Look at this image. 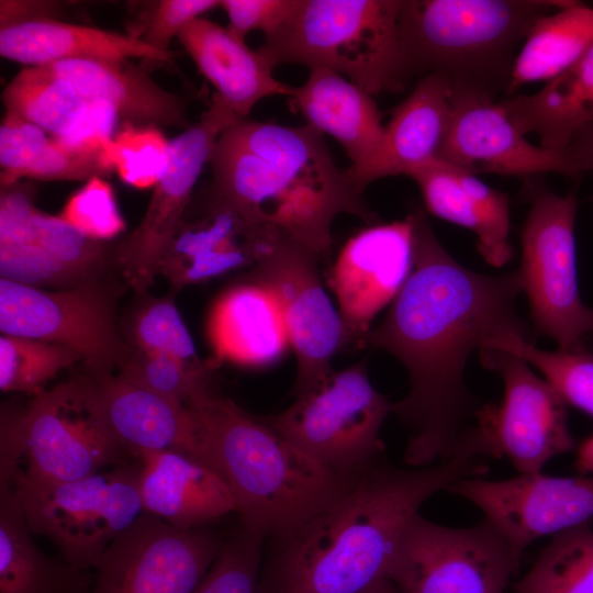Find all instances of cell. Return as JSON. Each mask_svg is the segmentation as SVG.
Returning <instances> with one entry per match:
<instances>
[{
  "mask_svg": "<svg viewBox=\"0 0 593 593\" xmlns=\"http://www.w3.org/2000/svg\"><path fill=\"white\" fill-rule=\"evenodd\" d=\"M437 160L473 175L557 172L570 177L562 152L533 145L499 101L471 94H454L450 123Z\"/></svg>",
  "mask_w": 593,
  "mask_h": 593,
  "instance_id": "cell-20",
  "label": "cell"
},
{
  "mask_svg": "<svg viewBox=\"0 0 593 593\" xmlns=\"http://www.w3.org/2000/svg\"><path fill=\"white\" fill-rule=\"evenodd\" d=\"M58 216L88 237L101 242L125 230L112 186L98 176L68 198Z\"/></svg>",
  "mask_w": 593,
  "mask_h": 593,
  "instance_id": "cell-41",
  "label": "cell"
},
{
  "mask_svg": "<svg viewBox=\"0 0 593 593\" xmlns=\"http://www.w3.org/2000/svg\"><path fill=\"white\" fill-rule=\"evenodd\" d=\"M266 539L239 525L194 593H259Z\"/></svg>",
  "mask_w": 593,
  "mask_h": 593,
  "instance_id": "cell-39",
  "label": "cell"
},
{
  "mask_svg": "<svg viewBox=\"0 0 593 593\" xmlns=\"http://www.w3.org/2000/svg\"><path fill=\"white\" fill-rule=\"evenodd\" d=\"M393 404L372 385L362 360L333 370L286 410L260 418L321 465L350 474L384 455L380 432Z\"/></svg>",
  "mask_w": 593,
  "mask_h": 593,
  "instance_id": "cell-9",
  "label": "cell"
},
{
  "mask_svg": "<svg viewBox=\"0 0 593 593\" xmlns=\"http://www.w3.org/2000/svg\"><path fill=\"white\" fill-rule=\"evenodd\" d=\"M220 7L219 0H161L155 2L142 22L138 35L149 46L168 52L172 37L192 20Z\"/></svg>",
  "mask_w": 593,
  "mask_h": 593,
  "instance_id": "cell-44",
  "label": "cell"
},
{
  "mask_svg": "<svg viewBox=\"0 0 593 593\" xmlns=\"http://www.w3.org/2000/svg\"><path fill=\"white\" fill-rule=\"evenodd\" d=\"M224 539L209 525L179 527L143 513L103 553L90 593H194Z\"/></svg>",
  "mask_w": 593,
  "mask_h": 593,
  "instance_id": "cell-13",
  "label": "cell"
},
{
  "mask_svg": "<svg viewBox=\"0 0 593 593\" xmlns=\"http://www.w3.org/2000/svg\"><path fill=\"white\" fill-rule=\"evenodd\" d=\"M169 143L158 126L123 121L105 150L121 180L142 190L154 188L163 178L169 164Z\"/></svg>",
  "mask_w": 593,
  "mask_h": 593,
  "instance_id": "cell-37",
  "label": "cell"
},
{
  "mask_svg": "<svg viewBox=\"0 0 593 593\" xmlns=\"http://www.w3.org/2000/svg\"><path fill=\"white\" fill-rule=\"evenodd\" d=\"M481 365L502 378L500 404L483 403L472 430L491 459L506 458L518 473L544 470L574 447L568 403L529 363L506 350L479 349Z\"/></svg>",
  "mask_w": 593,
  "mask_h": 593,
  "instance_id": "cell-11",
  "label": "cell"
},
{
  "mask_svg": "<svg viewBox=\"0 0 593 593\" xmlns=\"http://www.w3.org/2000/svg\"><path fill=\"white\" fill-rule=\"evenodd\" d=\"M320 259L311 248L281 233L247 278L271 291L281 306L298 363L295 396L323 381L334 370V355L346 346L339 312L321 281Z\"/></svg>",
  "mask_w": 593,
  "mask_h": 593,
  "instance_id": "cell-15",
  "label": "cell"
},
{
  "mask_svg": "<svg viewBox=\"0 0 593 593\" xmlns=\"http://www.w3.org/2000/svg\"><path fill=\"white\" fill-rule=\"evenodd\" d=\"M206 338L212 351L211 369L223 362L267 367L291 347L278 300L267 288L248 279L215 299L206 318Z\"/></svg>",
  "mask_w": 593,
  "mask_h": 593,
  "instance_id": "cell-23",
  "label": "cell"
},
{
  "mask_svg": "<svg viewBox=\"0 0 593 593\" xmlns=\"http://www.w3.org/2000/svg\"><path fill=\"white\" fill-rule=\"evenodd\" d=\"M0 54L25 66L60 60H126L169 63L177 53L161 52L130 34L94 26L44 20L0 30Z\"/></svg>",
  "mask_w": 593,
  "mask_h": 593,
  "instance_id": "cell-29",
  "label": "cell"
},
{
  "mask_svg": "<svg viewBox=\"0 0 593 593\" xmlns=\"http://www.w3.org/2000/svg\"><path fill=\"white\" fill-rule=\"evenodd\" d=\"M1 441L25 459L26 477L48 483L102 471L125 450L105 419L89 374L33 395L21 414L2 419Z\"/></svg>",
  "mask_w": 593,
  "mask_h": 593,
  "instance_id": "cell-8",
  "label": "cell"
},
{
  "mask_svg": "<svg viewBox=\"0 0 593 593\" xmlns=\"http://www.w3.org/2000/svg\"><path fill=\"white\" fill-rule=\"evenodd\" d=\"M83 360L75 349L44 340L5 335L0 337V389L33 395L61 370Z\"/></svg>",
  "mask_w": 593,
  "mask_h": 593,
  "instance_id": "cell-36",
  "label": "cell"
},
{
  "mask_svg": "<svg viewBox=\"0 0 593 593\" xmlns=\"http://www.w3.org/2000/svg\"><path fill=\"white\" fill-rule=\"evenodd\" d=\"M407 177L418 186L426 210L477 235V249L493 267L513 257L510 240V198L475 175L432 160L411 169Z\"/></svg>",
  "mask_w": 593,
  "mask_h": 593,
  "instance_id": "cell-22",
  "label": "cell"
},
{
  "mask_svg": "<svg viewBox=\"0 0 593 593\" xmlns=\"http://www.w3.org/2000/svg\"><path fill=\"white\" fill-rule=\"evenodd\" d=\"M490 459L470 435L426 467L379 457L320 511L266 540L259 593H361L387 578L423 504L455 481L485 474Z\"/></svg>",
  "mask_w": 593,
  "mask_h": 593,
  "instance_id": "cell-2",
  "label": "cell"
},
{
  "mask_svg": "<svg viewBox=\"0 0 593 593\" xmlns=\"http://www.w3.org/2000/svg\"><path fill=\"white\" fill-rule=\"evenodd\" d=\"M593 45V8L571 1L540 16L515 57L507 96L523 85L555 78ZM505 97V98H506Z\"/></svg>",
  "mask_w": 593,
  "mask_h": 593,
  "instance_id": "cell-32",
  "label": "cell"
},
{
  "mask_svg": "<svg viewBox=\"0 0 593 593\" xmlns=\"http://www.w3.org/2000/svg\"><path fill=\"white\" fill-rule=\"evenodd\" d=\"M0 275L35 288H72L88 281L35 243L0 244Z\"/></svg>",
  "mask_w": 593,
  "mask_h": 593,
  "instance_id": "cell-43",
  "label": "cell"
},
{
  "mask_svg": "<svg viewBox=\"0 0 593 593\" xmlns=\"http://www.w3.org/2000/svg\"><path fill=\"white\" fill-rule=\"evenodd\" d=\"M402 0H299L257 51L275 67L295 64L348 78L371 96L405 88L399 16Z\"/></svg>",
  "mask_w": 593,
  "mask_h": 593,
  "instance_id": "cell-6",
  "label": "cell"
},
{
  "mask_svg": "<svg viewBox=\"0 0 593 593\" xmlns=\"http://www.w3.org/2000/svg\"><path fill=\"white\" fill-rule=\"evenodd\" d=\"M561 152L569 166L570 178L579 179L586 172H593V122L575 132Z\"/></svg>",
  "mask_w": 593,
  "mask_h": 593,
  "instance_id": "cell-48",
  "label": "cell"
},
{
  "mask_svg": "<svg viewBox=\"0 0 593 593\" xmlns=\"http://www.w3.org/2000/svg\"><path fill=\"white\" fill-rule=\"evenodd\" d=\"M237 121L236 114L214 93L200 120L170 141L168 167L154 187L144 217L118 249L121 272L134 290L144 292L153 284L220 135Z\"/></svg>",
  "mask_w": 593,
  "mask_h": 593,
  "instance_id": "cell-16",
  "label": "cell"
},
{
  "mask_svg": "<svg viewBox=\"0 0 593 593\" xmlns=\"http://www.w3.org/2000/svg\"><path fill=\"white\" fill-rule=\"evenodd\" d=\"M511 122L540 146L561 152L573 134L593 122V45L537 92L499 101Z\"/></svg>",
  "mask_w": 593,
  "mask_h": 593,
  "instance_id": "cell-30",
  "label": "cell"
},
{
  "mask_svg": "<svg viewBox=\"0 0 593 593\" xmlns=\"http://www.w3.org/2000/svg\"><path fill=\"white\" fill-rule=\"evenodd\" d=\"M130 329L136 350L168 355L209 373L211 368L199 358L193 339L171 299H154L142 305Z\"/></svg>",
  "mask_w": 593,
  "mask_h": 593,
  "instance_id": "cell-38",
  "label": "cell"
},
{
  "mask_svg": "<svg viewBox=\"0 0 593 593\" xmlns=\"http://www.w3.org/2000/svg\"><path fill=\"white\" fill-rule=\"evenodd\" d=\"M36 210L29 186L16 182L1 187L0 244L35 243L33 216Z\"/></svg>",
  "mask_w": 593,
  "mask_h": 593,
  "instance_id": "cell-46",
  "label": "cell"
},
{
  "mask_svg": "<svg viewBox=\"0 0 593 593\" xmlns=\"http://www.w3.org/2000/svg\"><path fill=\"white\" fill-rule=\"evenodd\" d=\"M0 329L75 349L90 373H111L132 353L119 334L110 296L90 281L52 291L1 278Z\"/></svg>",
  "mask_w": 593,
  "mask_h": 593,
  "instance_id": "cell-14",
  "label": "cell"
},
{
  "mask_svg": "<svg viewBox=\"0 0 593 593\" xmlns=\"http://www.w3.org/2000/svg\"><path fill=\"white\" fill-rule=\"evenodd\" d=\"M512 353L536 368L564 401L593 417V351L588 347L548 351L521 335L488 345Z\"/></svg>",
  "mask_w": 593,
  "mask_h": 593,
  "instance_id": "cell-35",
  "label": "cell"
},
{
  "mask_svg": "<svg viewBox=\"0 0 593 593\" xmlns=\"http://www.w3.org/2000/svg\"><path fill=\"white\" fill-rule=\"evenodd\" d=\"M199 71L239 120L272 96H291L294 87L273 76V68L257 51L236 37L227 27L198 18L177 36Z\"/></svg>",
  "mask_w": 593,
  "mask_h": 593,
  "instance_id": "cell-26",
  "label": "cell"
},
{
  "mask_svg": "<svg viewBox=\"0 0 593 593\" xmlns=\"http://www.w3.org/2000/svg\"><path fill=\"white\" fill-rule=\"evenodd\" d=\"M574 465L579 472L593 475V434L578 447Z\"/></svg>",
  "mask_w": 593,
  "mask_h": 593,
  "instance_id": "cell-49",
  "label": "cell"
},
{
  "mask_svg": "<svg viewBox=\"0 0 593 593\" xmlns=\"http://www.w3.org/2000/svg\"><path fill=\"white\" fill-rule=\"evenodd\" d=\"M87 100L112 104L125 122L158 127L191 126L188 100L156 83L126 60H60L48 65Z\"/></svg>",
  "mask_w": 593,
  "mask_h": 593,
  "instance_id": "cell-28",
  "label": "cell"
},
{
  "mask_svg": "<svg viewBox=\"0 0 593 593\" xmlns=\"http://www.w3.org/2000/svg\"><path fill=\"white\" fill-rule=\"evenodd\" d=\"M5 113L61 137L83 120L89 100L46 66L23 67L4 87Z\"/></svg>",
  "mask_w": 593,
  "mask_h": 593,
  "instance_id": "cell-33",
  "label": "cell"
},
{
  "mask_svg": "<svg viewBox=\"0 0 593 593\" xmlns=\"http://www.w3.org/2000/svg\"><path fill=\"white\" fill-rule=\"evenodd\" d=\"M210 164L213 191L320 258L331 250L338 215L378 223L348 168L336 164L324 135L306 124L239 120L220 135Z\"/></svg>",
  "mask_w": 593,
  "mask_h": 593,
  "instance_id": "cell-3",
  "label": "cell"
},
{
  "mask_svg": "<svg viewBox=\"0 0 593 593\" xmlns=\"http://www.w3.org/2000/svg\"><path fill=\"white\" fill-rule=\"evenodd\" d=\"M63 4L42 0H1L0 30L44 20H58Z\"/></svg>",
  "mask_w": 593,
  "mask_h": 593,
  "instance_id": "cell-47",
  "label": "cell"
},
{
  "mask_svg": "<svg viewBox=\"0 0 593 593\" xmlns=\"http://www.w3.org/2000/svg\"><path fill=\"white\" fill-rule=\"evenodd\" d=\"M518 567L485 519L456 528L418 514L400 541L387 579L400 593H505Z\"/></svg>",
  "mask_w": 593,
  "mask_h": 593,
  "instance_id": "cell-12",
  "label": "cell"
},
{
  "mask_svg": "<svg viewBox=\"0 0 593 593\" xmlns=\"http://www.w3.org/2000/svg\"><path fill=\"white\" fill-rule=\"evenodd\" d=\"M578 199L549 190L537 191L523 225L518 269L533 322L558 349L586 347L593 334V309L581 299L575 258L574 224Z\"/></svg>",
  "mask_w": 593,
  "mask_h": 593,
  "instance_id": "cell-10",
  "label": "cell"
},
{
  "mask_svg": "<svg viewBox=\"0 0 593 593\" xmlns=\"http://www.w3.org/2000/svg\"><path fill=\"white\" fill-rule=\"evenodd\" d=\"M32 534L10 480L0 478V593H90L93 572L49 558Z\"/></svg>",
  "mask_w": 593,
  "mask_h": 593,
  "instance_id": "cell-31",
  "label": "cell"
},
{
  "mask_svg": "<svg viewBox=\"0 0 593 593\" xmlns=\"http://www.w3.org/2000/svg\"><path fill=\"white\" fill-rule=\"evenodd\" d=\"M412 214L413 270L365 344L406 369L410 389L392 413L407 432L404 462L426 467L454 455L482 405L465 381L470 354L504 335H532L516 311L519 270L489 276L463 267L443 247L425 213Z\"/></svg>",
  "mask_w": 593,
  "mask_h": 593,
  "instance_id": "cell-1",
  "label": "cell"
},
{
  "mask_svg": "<svg viewBox=\"0 0 593 593\" xmlns=\"http://www.w3.org/2000/svg\"><path fill=\"white\" fill-rule=\"evenodd\" d=\"M88 374L105 419L125 451L135 457L142 451H177L205 465L186 404L120 374Z\"/></svg>",
  "mask_w": 593,
  "mask_h": 593,
  "instance_id": "cell-21",
  "label": "cell"
},
{
  "mask_svg": "<svg viewBox=\"0 0 593 593\" xmlns=\"http://www.w3.org/2000/svg\"><path fill=\"white\" fill-rule=\"evenodd\" d=\"M282 232L249 217L210 188L198 212L187 214L159 268L174 287L251 268Z\"/></svg>",
  "mask_w": 593,
  "mask_h": 593,
  "instance_id": "cell-19",
  "label": "cell"
},
{
  "mask_svg": "<svg viewBox=\"0 0 593 593\" xmlns=\"http://www.w3.org/2000/svg\"><path fill=\"white\" fill-rule=\"evenodd\" d=\"M186 405L203 461L227 484L240 525L266 540L320 511L347 482L349 474L321 465L228 398L208 389Z\"/></svg>",
  "mask_w": 593,
  "mask_h": 593,
  "instance_id": "cell-4",
  "label": "cell"
},
{
  "mask_svg": "<svg viewBox=\"0 0 593 593\" xmlns=\"http://www.w3.org/2000/svg\"><path fill=\"white\" fill-rule=\"evenodd\" d=\"M372 97L324 68L311 69L306 81L294 87L290 96L292 108L306 125L331 135L343 146L351 161L348 171L353 180L372 161L383 137L381 112Z\"/></svg>",
  "mask_w": 593,
  "mask_h": 593,
  "instance_id": "cell-25",
  "label": "cell"
},
{
  "mask_svg": "<svg viewBox=\"0 0 593 593\" xmlns=\"http://www.w3.org/2000/svg\"><path fill=\"white\" fill-rule=\"evenodd\" d=\"M555 0H402L401 75L438 76L454 94L499 101L507 96L517 45Z\"/></svg>",
  "mask_w": 593,
  "mask_h": 593,
  "instance_id": "cell-5",
  "label": "cell"
},
{
  "mask_svg": "<svg viewBox=\"0 0 593 593\" xmlns=\"http://www.w3.org/2000/svg\"><path fill=\"white\" fill-rule=\"evenodd\" d=\"M7 479L32 533L52 540L65 562L83 570H94L112 541L144 513L138 468L118 466L48 483L19 467Z\"/></svg>",
  "mask_w": 593,
  "mask_h": 593,
  "instance_id": "cell-7",
  "label": "cell"
},
{
  "mask_svg": "<svg viewBox=\"0 0 593 593\" xmlns=\"http://www.w3.org/2000/svg\"><path fill=\"white\" fill-rule=\"evenodd\" d=\"M414 266V221L374 223L351 236L329 275L345 343L365 344L378 313L399 294Z\"/></svg>",
  "mask_w": 593,
  "mask_h": 593,
  "instance_id": "cell-18",
  "label": "cell"
},
{
  "mask_svg": "<svg viewBox=\"0 0 593 593\" xmlns=\"http://www.w3.org/2000/svg\"><path fill=\"white\" fill-rule=\"evenodd\" d=\"M514 593H593V528L584 525L553 536Z\"/></svg>",
  "mask_w": 593,
  "mask_h": 593,
  "instance_id": "cell-34",
  "label": "cell"
},
{
  "mask_svg": "<svg viewBox=\"0 0 593 593\" xmlns=\"http://www.w3.org/2000/svg\"><path fill=\"white\" fill-rule=\"evenodd\" d=\"M137 458L144 513L179 527L210 525L235 513L225 481L200 461L177 451H142Z\"/></svg>",
  "mask_w": 593,
  "mask_h": 593,
  "instance_id": "cell-24",
  "label": "cell"
},
{
  "mask_svg": "<svg viewBox=\"0 0 593 593\" xmlns=\"http://www.w3.org/2000/svg\"><path fill=\"white\" fill-rule=\"evenodd\" d=\"M446 492L475 505L518 564L538 539L593 524V475L555 477L540 471L501 480L468 477Z\"/></svg>",
  "mask_w": 593,
  "mask_h": 593,
  "instance_id": "cell-17",
  "label": "cell"
},
{
  "mask_svg": "<svg viewBox=\"0 0 593 593\" xmlns=\"http://www.w3.org/2000/svg\"><path fill=\"white\" fill-rule=\"evenodd\" d=\"M119 370L123 378L182 404L209 389L208 372L164 354L132 350Z\"/></svg>",
  "mask_w": 593,
  "mask_h": 593,
  "instance_id": "cell-40",
  "label": "cell"
},
{
  "mask_svg": "<svg viewBox=\"0 0 593 593\" xmlns=\"http://www.w3.org/2000/svg\"><path fill=\"white\" fill-rule=\"evenodd\" d=\"M34 242L83 279L101 267L105 247L88 237L58 215L36 210L33 216Z\"/></svg>",
  "mask_w": 593,
  "mask_h": 593,
  "instance_id": "cell-42",
  "label": "cell"
},
{
  "mask_svg": "<svg viewBox=\"0 0 593 593\" xmlns=\"http://www.w3.org/2000/svg\"><path fill=\"white\" fill-rule=\"evenodd\" d=\"M299 0H221L220 7L227 14V29L239 40L248 33H273L294 11Z\"/></svg>",
  "mask_w": 593,
  "mask_h": 593,
  "instance_id": "cell-45",
  "label": "cell"
},
{
  "mask_svg": "<svg viewBox=\"0 0 593 593\" xmlns=\"http://www.w3.org/2000/svg\"><path fill=\"white\" fill-rule=\"evenodd\" d=\"M361 593H400V591L389 579L383 578L371 584Z\"/></svg>",
  "mask_w": 593,
  "mask_h": 593,
  "instance_id": "cell-50",
  "label": "cell"
},
{
  "mask_svg": "<svg viewBox=\"0 0 593 593\" xmlns=\"http://www.w3.org/2000/svg\"><path fill=\"white\" fill-rule=\"evenodd\" d=\"M454 107L451 87L438 76L418 79L413 91L391 111L378 153L355 178L361 192L384 177L404 175L436 160L447 135Z\"/></svg>",
  "mask_w": 593,
  "mask_h": 593,
  "instance_id": "cell-27",
  "label": "cell"
}]
</instances>
